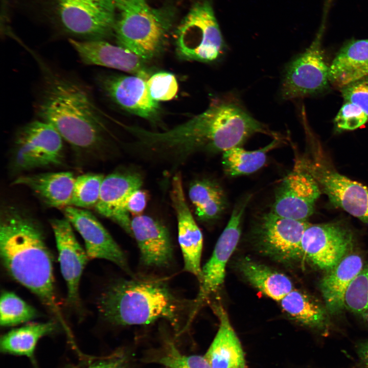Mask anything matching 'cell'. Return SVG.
Segmentation results:
<instances>
[{"label": "cell", "mask_w": 368, "mask_h": 368, "mask_svg": "<svg viewBox=\"0 0 368 368\" xmlns=\"http://www.w3.org/2000/svg\"><path fill=\"white\" fill-rule=\"evenodd\" d=\"M259 132L269 133L241 104L224 99L171 129L153 132L142 129L139 138L144 149L180 160L200 150L224 152L240 147Z\"/></svg>", "instance_id": "obj_1"}, {"label": "cell", "mask_w": 368, "mask_h": 368, "mask_svg": "<svg viewBox=\"0 0 368 368\" xmlns=\"http://www.w3.org/2000/svg\"><path fill=\"white\" fill-rule=\"evenodd\" d=\"M34 57L42 75L36 106L40 120L51 124L78 154L97 156L105 143L107 129L88 89Z\"/></svg>", "instance_id": "obj_2"}, {"label": "cell", "mask_w": 368, "mask_h": 368, "mask_svg": "<svg viewBox=\"0 0 368 368\" xmlns=\"http://www.w3.org/2000/svg\"><path fill=\"white\" fill-rule=\"evenodd\" d=\"M0 255L9 274L35 294L70 332L57 300L53 259L43 231L24 209L12 205L1 209Z\"/></svg>", "instance_id": "obj_3"}, {"label": "cell", "mask_w": 368, "mask_h": 368, "mask_svg": "<svg viewBox=\"0 0 368 368\" xmlns=\"http://www.w3.org/2000/svg\"><path fill=\"white\" fill-rule=\"evenodd\" d=\"M181 303L163 280H121L103 291L98 303L103 318L114 325H147L164 318L177 328Z\"/></svg>", "instance_id": "obj_4"}, {"label": "cell", "mask_w": 368, "mask_h": 368, "mask_svg": "<svg viewBox=\"0 0 368 368\" xmlns=\"http://www.w3.org/2000/svg\"><path fill=\"white\" fill-rule=\"evenodd\" d=\"M117 8L120 14L114 31L118 45L144 60L155 56L171 27V9L153 8L146 1L133 2Z\"/></svg>", "instance_id": "obj_5"}, {"label": "cell", "mask_w": 368, "mask_h": 368, "mask_svg": "<svg viewBox=\"0 0 368 368\" xmlns=\"http://www.w3.org/2000/svg\"><path fill=\"white\" fill-rule=\"evenodd\" d=\"M63 141L50 123L35 120L20 127L15 135L10 166L12 172L61 165L64 160Z\"/></svg>", "instance_id": "obj_6"}, {"label": "cell", "mask_w": 368, "mask_h": 368, "mask_svg": "<svg viewBox=\"0 0 368 368\" xmlns=\"http://www.w3.org/2000/svg\"><path fill=\"white\" fill-rule=\"evenodd\" d=\"M176 44L180 55L189 60L211 62L221 55L224 41L209 1L192 6L177 28Z\"/></svg>", "instance_id": "obj_7"}, {"label": "cell", "mask_w": 368, "mask_h": 368, "mask_svg": "<svg viewBox=\"0 0 368 368\" xmlns=\"http://www.w3.org/2000/svg\"><path fill=\"white\" fill-rule=\"evenodd\" d=\"M325 20L324 17L319 29L309 47L286 66L281 88L283 99L287 100L311 96L328 86L329 66L326 62L322 48Z\"/></svg>", "instance_id": "obj_8"}, {"label": "cell", "mask_w": 368, "mask_h": 368, "mask_svg": "<svg viewBox=\"0 0 368 368\" xmlns=\"http://www.w3.org/2000/svg\"><path fill=\"white\" fill-rule=\"evenodd\" d=\"M60 22L67 33L86 40H102L114 30L113 0H54Z\"/></svg>", "instance_id": "obj_9"}, {"label": "cell", "mask_w": 368, "mask_h": 368, "mask_svg": "<svg viewBox=\"0 0 368 368\" xmlns=\"http://www.w3.org/2000/svg\"><path fill=\"white\" fill-rule=\"evenodd\" d=\"M299 168L310 174L336 206L368 224V189L320 162L305 161Z\"/></svg>", "instance_id": "obj_10"}, {"label": "cell", "mask_w": 368, "mask_h": 368, "mask_svg": "<svg viewBox=\"0 0 368 368\" xmlns=\"http://www.w3.org/2000/svg\"><path fill=\"white\" fill-rule=\"evenodd\" d=\"M310 224L306 221L281 217L270 212L259 219L255 235L258 243L266 254L289 262L303 256L302 240Z\"/></svg>", "instance_id": "obj_11"}, {"label": "cell", "mask_w": 368, "mask_h": 368, "mask_svg": "<svg viewBox=\"0 0 368 368\" xmlns=\"http://www.w3.org/2000/svg\"><path fill=\"white\" fill-rule=\"evenodd\" d=\"M250 197L236 204L230 219L220 236L212 255L202 268L200 289L194 312L223 283L227 263L235 250L241 235V220Z\"/></svg>", "instance_id": "obj_12"}, {"label": "cell", "mask_w": 368, "mask_h": 368, "mask_svg": "<svg viewBox=\"0 0 368 368\" xmlns=\"http://www.w3.org/2000/svg\"><path fill=\"white\" fill-rule=\"evenodd\" d=\"M352 239L350 231L338 222L310 224L302 240L303 255L328 271L345 257Z\"/></svg>", "instance_id": "obj_13"}, {"label": "cell", "mask_w": 368, "mask_h": 368, "mask_svg": "<svg viewBox=\"0 0 368 368\" xmlns=\"http://www.w3.org/2000/svg\"><path fill=\"white\" fill-rule=\"evenodd\" d=\"M320 193V189L313 177L298 168L278 186L270 212L281 217L306 221L313 214Z\"/></svg>", "instance_id": "obj_14"}, {"label": "cell", "mask_w": 368, "mask_h": 368, "mask_svg": "<svg viewBox=\"0 0 368 368\" xmlns=\"http://www.w3.org/2000/svg\"><path fill=\"white\" fill-rule=\"evenodd\" d=\"M62 211L64 218L83 238L89 260H107L129 271L123 251L91 212L73 206H65L62 208Z\"/></svg>", "instance_id": "obj_15"}, {"label": "cell", "mask_w": 368, "mask_h": 368, "mask_svg": "<svg viewBox=\"0 0 368 368\" xmlns=\"http://www.w3.org/2000/svg\"><path fill=\"white\" fill-rule=\"evenodd\" d=\"M170 197L175 210L178 227V242L182 251L184 269L201 277V258L203 236L188 206L180 173L172 177Z\"/></svg>", "instance_id": "obj_16"}, {"label": "cell", "mask_w": 368, "mask_h": 368, "mask_svg": "<svg viewBox=\"0 0 368 368\" xmlns=\"http://www.w3.org/2000/svg\"><path fill=\"white\" fill-rule=\"evenodd\" d=\"M141 176L135 172L116 171L103 179L100 198L95 207L101 215L115 222L132 237L127 208L128 200L142 185Z\"/></svg>", "instance_id": "obj_17"}, {"label": "cell", "mask_w": 368, "mask_h": 368, "mask_svg": "<svg viewBox=\"0 0 368 368\" xmlns=\"http://www.w3.org/2000/svg\"><path fill=\"white\" fill-rule=\"evenodd\" d=\"M58 252L61 271L66 283L67 300L73 305L79 304L80 279L89 259L74 233L72 225L65 218L51 220Z\"/></svg>", "instance_id": "obj_18"}, {"label": "cell", "mask_w": 368, "mask_h": 368, "mask_svg": "<svg viewBox=\"0 0 368 368\" xmlns=\"http://www.w3.org/2000/svg\"><path fill=\"white\" fill-rule=\"evenodd\" d=\"M99 85L116 104L126 111L146 119L157 115V101L150 95L147 80L136 75H112L101 78Z\"/></svg>", "instance_id": "obj_19"}, {"label": "cell", "mask_w": 368, "mask_h": 368, "mask_svg": "<svg viewBox=\"0 0 368 368\" xmlns=\"http://www.w3.org/2000/svg\"><path fill=\"white\" fill-rule=\"evenodd\" d=\"M69 42L85 64L119 70L146 80L149 78L144 60L119 45L102 40L79 41L70 38Z\"/></svg>", "instance_id": "obj_20"}, {"label": "cell", "mask_w": 368, "mask_h": 368, "mask_svg": "<svg viewBox=\"0 0 368 368\" xmlns=\"http://www.w3.org/2000/svg\"><path fill=\"white\" fill-rule=\"evenodd\" d=\"M131 227L144 265L163 267L170 264L172 245L168 230L163 224L148 216L137 215L131 220Z\"/></svg>", "instance_id": "obj_21"}, {"label": "cell", "mask_w": 368, "mask_h": 368, "mask_svg": "<svg viewBox=\"0 0 368 368\" xmlns=\"http://www.w3.org/2000/svg\"><path fill=\"white\" fill-rule=\"evenodd\" d=\"M75 178L70 172L41 173L20 175L12 185L29 189L48 207L62 209L70 205Z\"/></svg>", "instance_id": "obj_22"}, {"label": "cell", "mask_w": 368, "mask_h": 368, "mask_svg": "<svg viewBox=\"0 0 368 368\" xmlns=\"http://www.w3.org/2000/svg\"><path fill=\"white\" fill-rule=\"evenodd\" d=\"M219 327L212 342L203 356L212 368H246L240 340L221 305H215Z\"/></svg>", "instance_id": "obj_23"}, {"label": "cell", "mask_w": 368, "mask_h": 368, "mask_svg": "<svg viewBox=\"0 0 368 368\" xmlns=\"http://www.w3.org/2000/svg\"><path fill=\"white\" fill-rule=\"evenodd\" d=\"M363 267L362 258L352 254L345 256L328 270L319 283L327 312L335 314L343 309L347 290Z\"/></svg>", "instance_id": "obj_24"}, {"label": "cell", "mask_w": 368, "mask_h": 368, "mask_svg": "<svg viewBox=\"0 0 368 368\" xmlns=\"http://www.w3.org/2000/svg\"><path fill=\"white\" fill-rule=\"evenodd\" d=\"M368 75V39L352 40L329 66V81L340 88Z\"/></svg>", "instance_id": "obj_25"}, {"label": "cell", "mask_w": 368, "mask_h": 368, "mask_svg": "<svg viewBox=\"0 0 368 368\" xmlns=\"http://www.w3.org/2000/svg\"><path fill=\"white\" fill-rule=\"evenodd\" d=\"M239 268L253 286L275 301L280 302L293 290L292 282L287 276L249 259L241 260Z\"/></svg>", "instance_id": "obj_26"}, {"label": "cell", "mask_w": 368, "mask_h": 368, "mask_svg": "<svg viewBox=\"0 0 368 368\" xmlns=\"http://www.w3.org/2000/svg\"><path fill=\"white\" fill-rule=\"evenodd\" d=\"M189 196L195 214L201 221L217 219L226 205L222 188L216 182L208 179L193 181L189 187Z\"/></svg>", "instance_id": "obj_27"}, {"label": "cell", "mask_w": 368, "mask_h": 368, "mask_svg": "<svg viewBox=\"0 0 368 368\" xmlns=\"http://www.w3.org/2000/svg\"><path fill=\"white\" fill-rule=\"evenodd\" d=\"M54 321L30 324L13 329L1 339L2 352L25 356L34 361V354L38 340L55 330Z\"/></svg>", "instance_id": "obj_28"}, {"label": "cell", "mask_w": 368, "mask_h": 368, "mask_svg": "<svg viewBox=\"0 0 368 368\" xmlns=\"http://www.w3.org/2000/svg\"><path fill=\"white\" fill-rule=\"evenodd\" d=\"M280 303L288 316L304 325L323 327L327 321V309L300 291L293 289Z\"/></svg>", "instance_id": "obj_29"}, {"label": "cell", "mask_w": 368, "mask_h": 368, "mask_svg": "<svg viewBox=\"0 0 368 368\" xmlns=\"http://www.w3.org/2000/svg\"><path fill=\"white\" fill-rule=\"evenodd\" d=\"M279 143L274 139L263 148L247 151L236 147L223 152L222 164L225 173L231 176L246 175L254 173L265 164L267 153Z\"/></svg>", "instance_id": "obj_30"}, {"label": "cell", "mask_w": 368, "mask_h": 368, "mask_svg": "<svg viewBox=\"0 0 368 368\" xmlns=\"http://www.w3.org/2000/svg\"><path fill=\"white\" fill-rule=\"evenodd\" d=\"M37 316L36 310L12 292L4 291L0 301V323L10 327L29 321Z\"/></svg>", "instance_id": "obj_31"}, {"label": "cell", "mask_w": 368, "mask_h": 368, "mask_svg": "<svg viewBox=\"0 0 368 368\" xmlns=\"http://www.w3.org/2000/svg\"><path fill=\"white\" fill-rule=\"evenodd\" d=\"M104 177L102 174L89 173L76 177L70 206L85 209L95 208Z\"/></svg>", "instance_id": "obj_32"}, {"label": "cell", "mask_w": 368, "mask_h": 368, "mask_svg": "<svg viewBox=\"0 0 368 368\" xmlns=\"http://www.w3.org/2000/svg\"><path fill=\"white\" fill-rule=\"evenodd\" d=\"M345 307L368 323V264L363 267L349 286Z\"/></svg>", "instance_id": "obj_33"}, {"label": "cell", "mask_w": 368, "mask_h": 368, "mask_svg": "<svg viewBox=\"0 0 368 368\" xmlns=\"http://www.w3.org/2000/svg\"><path fill=\"white\" fill-rule=\"evenodd\" d=\"M147 84L152 98L157 102L172 99L176 95L178 89L175 76L165 72L152 75L147 80Z\"/></svg>", "instance_id": "obj_34"}, {"label": "cell", "mask_w": 368, "mask_h": 368, "mask_svg": "<svg viewBox=\"0 0 368 368\" xmlns=\"http://www.w3.org/2000/svg\"><path fill=\"white\" fill-rule=\"evenodd\" d=\"M154 361L169 368H212L204 356L183 355L172 343L166 353Z\"/></svg>", "instance_id": "obj_35"}, {"label": "cell", "mask_w": 368, "mask_h": 368, "mask_svg": "<svg viewBox=\"0 0 368 368\" xmlns=\"http://www.w3.org/2000/svg\"><path fill=\"white\" fill-rule=\"evenodd\" d=\"M368 116L357 104L345 102L336 114L334 123L339 129L352 130L364 125Z\"/></svg>", "instance_id": "obj_36"}, {"label": "cell", "mask_w": 368, "mask_h": 368, "mask_svg": "<svg viewBox=\"0 0 368 368\" xmlns=\"http://www.w3.org/2000/svg\"><path fill=\"white\" fill-rule=\"evenodd\" d=\"M344 102L358 105L368 116V75L341 88Z\"/></svg>", "instance_id": "obj_37"}, {"label": "cell", "mask_w": 368, "mask_h": 368, "mask_svg": "<svg viewBox=\"0 0 368 368\" xmlns=\"http://www.w3.org/2000/svg\"><path fill=\"white\" fill-rule=\"evenodd\" d=\"M68 368H129V367L126 357L123 354L118 352L87 363L72 365Z\"/></svg>", "instance_id": "obj_38"}, {"label": "cell", "mask_w": 368, "mask_h": 368, "mask_svg": "<svg viewBox=\"0 0 368 368\" xmlns=\"http://www.w3.org/2000/svg\"><path fill=\"white\" fill-rule=\"evenodd\" d=\"M147 202V197L144 192L139 189L132 193L129 197L127 204V210L132 214L138 215L145 209Z\"/></svg>", "instance_id": "obj_39"}, {"label": "cell", "mask_w": 368, "mask_h": 368, "mask_svg": "<svg viewBox=\"0 0 368 368\" xmlns=\"http://www.w3.org/2000/svg\"><path fill=\"white\" fill-rule=\"evenodd\" d=\"M358 353L361 361L368 368V340L359 345Z\"/></svg>", "instance_id": "obj_40"}, {"label": "cell", "mask_w": 368, "mask_h": 368, "mask_svg": "<svg viewBox=\"0 0 368 368\" xmlns=\"http://www.w3.org/2000/svg\"><path fill=\"white\" fill-rule=\"evenodd\" d=\"M146 1V0H113L115 5L116 6V7H118V6H120L121 5L133 2H136V1Z\"/></svg>", "instance_id": "obj_41"}, {"label": "cell", "mask_w": 368, "mask_h": 368, "mask_svg": "<svg viewBox=\"0 0 368 368\" xmlns=\"http://www.w3.org/2000/svg\"><path fill=\"white\" fill-rule=\"evenodd\" d=\"M165 368H169V367H165Z\"/></svg>", "instance_id": "obj_42"}]
</instances>
